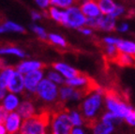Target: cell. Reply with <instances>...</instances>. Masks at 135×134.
Here are the masks:
<instances>
[{"mask_svg": "<svg viewBox=\"0 0 135 134\" xmlns=\"http://www.w3.org/2000/svg\"><path fill=\"white\" fill-rule=\"evenodd\" d=\"M7 93H8V90H7V88L4 87V86H1V85H0V101H1L3 99H4V97L6 96Z\"/></svg>", "mask_w": 135, "mask_h": 134, "instance_id": "obj_43", "label": "cell"}, {"mask_svg": "<svg viewBox=\"0 0 135 134\" xmlns=\"http://www.w3.org/2000/svg\"><path fill=\"white\" fill-rule=\"evenodd\" d=\"M23 118L17 112H11L8 113L6 120L4 121V126L6 128L8 134H19L21 130Z\"/></svg>", "mask_w": 135, "mask_h": 134, "instance_id": "obj_10", "label": "cell"}, {"mask_svg": "<svg viewBox=\"0 0 135 134\" xmlns=\"http://www.w3.org/2000/svg\"><path fill=\"white\" fill-rule=\"evenodd\" d=\"M58 92L59 86L44 77L37 86L35 95L42 102L53 104L58 100Z\"/></svg>", "mask_w": 135, "mask_h": 134, "instance_id": "obj_5", "label": "cell"}, {"mask_svg": "<svg viewBox=\"0 0 135 134\" xmlns=\"http://www.w3.org/2000/svg\"><path fill=\"white\" fill-rule=\"evenodd\" d=\"M16 112L25 120L29 117H32L33 115L36 114V107H35L34 103L29 99H25V100L23 101L21 100Z\"/></svg>", "mask_w": 135, "mask_h": 134, "instance_id": "obj_17", "label": "cell"}, {"mask_svg": "<svg viewBox=\"0 0 135 134\" xmlns=\"http://www.w3.org/2000/svg\"><path fill=\"white\" fill-rule=\"evenodd\" d=\"M118 40H119V38L114 37V36H106L102 39L104 45H116Z\"/></svg>", "mask_w": 135, "mask_h": 134, "instance_id": "obj_37", "label": "cell"}, {"mask_svg": "<svg viewBox=\"0 0 135 134\" xmlns=\"http://www.w3.org/2000/svg\"><path fill=\"white\" fill-rule=\"evenodd\" d=\"M114 62L123 67H131L135 65V57L132 55H127V54L119 52L116 58L114 59Z\"/></svg>", "mask_w": 135, "mask_h": 134, "instance_id": "obj_26", "label": "cell"}, {"mask_svg": "<svg viewBox=\"0 0 135 134\" xmlns=\"http://www.w3.org/2000/svg\"><path fill=\"white\" fill-rule=\"evenodd\" d=\"M74 1H75V3H77V4H78V3H80L81 1H83V0H74Z\"/></svg>", "mask_w": 135, "mask_h": 134, "instance_id": "obj_45", "label": "cell"}, {"mask_svg": "<svg viewBox=\"0 0 135 134\" xmlns=\"http://www.w3.org/2000/svg\"><path fill=\"white\" fill-rule=\"evenodd\" d=\"M72 128L68 111L59 110L50 114L49 134H70Z\"/></svg>", "mask_w": 135, "mask_h": 134, "instance_id": "obj_4", "label": "cell"}, {"mask_svg": "<svg viewBox=\"0 0 135 134\" xmlns=\"http://www.w3.org/2000/svg\"><path fill=\"white\" fill-rule=\"evenodd\" d=\"M43 15H44V11H31L30 12V16H31V19L33 22H38L40 20H42L43 18Z\"/></svg>", "mask_w": 135, "mask_h": 134, "instance_id": "obj_38", "label": "cell"}, {"mask_svg": "<svg viewBox=\"0 0 135 134\" xmlns=\"http://www.w3.org/2000/svg\"><path fill=\"white\" fill-rule=\"evenodd\" d=\"M64 11H65V16H64V22L62 25L77 30L85 25L86 17L83 14L78 4L72 5L71 7L66 8Z\"/></svg>", "mask_w": 135, "mask_h": 134, "instance_id": "obj_6", "label": "cell"}, {"mask_svg": "<svg viewBox=\"0 0 135 134\" xmlns=\"http://www.w3.org/2000/svg\"><path fill=\"white\" fill-rule=\"evenodd\" d=\"M105 90L101 87H93L84 95L81 100L80 112L82 113L84 120L87 123L91 124L92 122L99 119L102 113L104 108V95Z\"/></svg>", "mask_w": 135, "mask_h": 134, "instance_id": "obj_1", "label": "cell"}, {"mask_svg": "<svg viewBox=\"0 0 135 134\" xmlns=\"http://www.w3.org/2000/svg\"><path fill=\"white\" fill-rule=\"evenodd\" d=\"M0 134H8L3 123H0Z\"/></svg>", "mask_w": 135, "mask_h": 134, "instance_id": "obj_44", "label": "cell"}, {"mask_svg": "<svg viewBox=\"0 0 135 134\" xmlns=\"http://www.w3.org/2000/svg\"><path fill=\"white\" fill-rule=\"evenodd\" d=\"M8 92L14 93V94H22L25 91V84H23V75L15 69L12 77L11 78L8 85H7Z\"/></svg>", "mask_w": 135, "mask_h": 134, "instance_id": "obj_12", "label": "cell"}, {"mask_svg": "<svg viewBox=\"0 0 135 134\" xmlns=\"http://www.w3.org/2000/svg\"><path fill=\"white\" fill-rule=\"evenodd\" d=\"M86 93L83 90H79L71 86L64 84L59 86L58 100L64 103H77L80 102Z\"/></svg>", "mask_w": 135, "mask_h": 134, "instance_id": "obj_7", "label": "cell"}, {"mask_svg": "<svg viewBox=\"0 0 135 134\" xmlns=\"http://www.w3.org/2000/svg\"><path fill=\"white\" fill-rule=\"evenodd\" d=\"M78 5L83 14L86 18L99 17L102 15L98 4V0H83L78 3Z\"/></svg>", "mask_w": 135, "mask_h": 134, "instance_id": "obj_11", "label": "cell"}, {"mask_svg": "<svg viewBox=\"0 0 135 134\" xmlns=\"http://www.w3.org/2000/svg\"><path fill=\"white\" fill-rule=\"evenodd\" d=\"M8 114V112L5 109L2 105H0V123H4Z\"/></svg>", "mask_w": 135, "mask_h": 134, "instance_id": "obj_41", "label": "cell"}, {"mask_svg": "<svg viewBox=\"0 0 135 134\" xmlns=\"http://www.w3.org/2000/svg\"><path fill=\"white\" fill-rule=\"evenodd\" d=\"M49 113H36L23 120L19 134H49Z\"/></svg>", "mask_w": 135, "mask_h": 134, "instance_id": "obj_2", "label": "cell"}, {"mask_svg": "<svg viewBox=\"0 0 135 134\" xmlns=\"http://www.w3.org/2000/svg\"><path fill=\"white\" fill-rule=\"evenodd\" d=\"M34 3L41 11H46L51 7V0H34Z\"/></svg>", "mask_w": 135, "mask_h": 134, "instance_id": "obj_36", "label": "cell"}, {"mask_svg": "<svg viewBox=\"0 0 135 134\" xmlns=\"http://www.w3.org/2000/svg\"><path fill=\"white\" fill-rule=\"evenodd\" d=\"M15 72V69L12 67H4L0 70V85L7 87L11 78Z\"/></svg>", "mask_w": 135, "mask_h": 134, "instance_id": "obj_25", "label": "cell"}, {"mask_svg": "<svg viewBox=\"0 0 135 134\" xmlns=\"http://www.w3.org/2000/svg\"><path fill=\"white\" fill-rule=\"evenodd\" d=\"M116 25H117V19L111 15H101L98 29L103 32H113L115 30Z\"/></svg>", "mask_w": 135, "mask_h": 134, "instance_id": "obj_18", "label": "cell"}, {"mask_svg": "<svg viewBox=\"0 0 135 134\" xmlns=\"http://www.w3.org/2000/svg\"><path fill=\"white\" fill-rule=\"evenodd\" d=\"M68 115H69V119H70L72 127H83L85 123V120H84L82 113L78 109L69 110Z\"/></svg>", "mask_w": 135, "mask_h": 134, "instance_id": "obj_22", "label": "cell"}, {"mask_svg": "<svg viewBox=\"0 0 135 134\" xmlns=\"http://www.w3.org/2000/svg\"><path fill=\"white\" fill-rule=\"evenodd\" d=\"M45 78H47L48 80H50L51 82L54 84H57L58 86H61L65 84V79L62 77V75L59 72H57L55 69H49L45 74Z\"/></svg>", "mask_w": 135, "mask_h": 134, "instance_id": "obj_28", "label": "cell"}, {"mask_svg": "<svg viewBox=\"0 0 135 134\" xmlns=\"http://www.w3.org/2000/svg\"><path fill=\"white\" fill-rule=\"evenodd\" d=\"M115 46L118 52L121 54H127L135 57V41L133 40L119 39Z\"/></svg>", "mask_w": 135, "mask_h": 134, "instance_id": "obj_20", "label": "cell"}, {"mask_svg": "<svg viewBox=\"0 0 135 134\" xmlns=\"http://www.w3.org/2000/svg\"><path fill=\"white\" fill-rule=\"evenodd\" d=\"M0 55H12V56L25 58L26 56L25 52L22 49L15 46H6L0 48Z\"/></svg>", "mask_w": 135, "mask_h": 134, "instance_id": "obj_23", "label": "cell"}, {"mask_svg": "<svg viewBox=\"0 0 135 134\" xmlns=\"http://www.w3.org/2000/svg\"><path fill=\"white\" fill-rule=\"evenodd\" d=\"M6 33H25V27L16 22L8 20L0 25V35Z\"/></svg>", "mask_w": 135, "mask_h": 134, "instance_id": "obj_19", "label": "cell"}, {"mask_svg": "<svg viewBox=\"0 0 135 134\" xmlns=\"http://www.w3.org/2000/svg\"><path fill=\"white\" fill-rule=\"evenodd\" d=\"M99 119H100L101 121L106 122V123H109V124H112L114 126H117L121 122L123 121L121 118H119L117 115H115L114 113H111V112H108L105 111L103 113H101L100 116L99 117Z\"/></svg>", "mask_w": 135, "mask_h": 134, "instance_id": "obj_27", "label": "cell"}, {"mask_svg": "<svg viewBox=\"0 0 135 134\" xmlns=\"http://www.w3.org/2000/svg\"><path fill=\"white\" fill-rule=\"evenodd\" d=\"M115 30L119 33H127L129 30V25L127 22H120L116 25Z\"/></svg>", "mask_w": 135, "mask_h": 134, "instance_id": "obj_39", "label": "cell"}, {"mask_svg": "<svg viewBox=\"0 0 135 134\" xmlns=\"http://www.w3.org/2000/svg\"><path fill=\"white\" fill-rule=\"evenodd\" d=\"M99 9L102 15H110L115 8L117 3L114 0H98Z\"/></svg>", "mask_w": 135, "mask_h": 134, "instance_id": "obj_24", "label": "cell"}, {"mask_svg": "<svg viewBox=\"0 0 135 134\" xmlns=\"http://www.w3.org/2000/svg\"><path fill=\"white\" fill-rule=\"evenodd\" d=\"M20 102H21V99L19 95L8 92L4 97V99L1 100V105L8 113H11V112H16Z\"/></svg>", "mask_w": 135, "mask_h": 134, "instance_id": "obj_15", "label": "cell"}, {"mask_svg": "<svg viewBox=\"0 0 135 134\" xmlns=\"http://www.w3.org/2000/svg\"><path fill=\"white\" fill-rule=\"evenodd\" d=\"M30 29H31V31L33 32L40 40H47L48 33H47L46 29H45L43 26L38 25V23H33V25H31V26H30Z\"/></svg>", "mask_w": 135, "mask_h": 134, "instance_id": "obj_30", "label": "cell"}, {"mask_svg": "<svg viewBox=\"0 0 135 134\" xmlns=\"http://www.w3.org/2000/svg\"><path fill=\"white\" fill-rule=\"evenodd\" d=\"M65 84L69 86H71L79 90H83L87 93L89 90L93 88L92 81L89 77L82 73H79L77 75L73 76L72 78L65 80Z\"/></svg>", "mask_w": 135, "mask_h": 134, "instance_id": "obj_9", "label": "cell"}, {"mask_svg": "<svg viewBox=\"0 0 135 134\" xmlns=\"http://www.w3.org/2000/svg\"><path fill=\"white\" fill-rule=\"evenodd\" d=\"M125 13H126V8H125V7L120 4H117L115 8L114 9V11L110 15L113 16L114 18H115V19H118V18H120L121 16H123Z\"/></svg>", "mask_w": 135, "mask_h": 134, "instance_id": "obj_34", "label": "cell"}, {"mask_svg": "<svg viewBox=\"0 0 135 134\" xmlns=\"http://www.w3.org/2000/svg\"><path fill=\"white\" fill-rule=\"evenodd\" d=\"M46 13V15L53 20V21L56 22L57 23L63 25L64 22V16H65V11L61 9V8H56V7L51 6L50 8L47 9L46 11H44Z\"/></svg>", "mask_w": 135, "mask_h": 134, "instance_id": "obj_21", "label": "cell"}, {"mask_svg": "<svg viewBox=\"0 0 135 134\" xmlns=\"http://www.w3.org/2000/svg\"><path fill=\"white\" fill-rule=\"evenodd\" d=\"M47 40L51 42V43L55 45V46L60 47V48H66L67 47V40L64 38L63 36L59 35L57 33H50L48 34V38Z\"/></svg>", "mask_w": 135, "mask_h": 134, "instance_id": "obj_29", "label": "cell"}, {"mask_svg": "<svg viewBox=\"0 0 135 134\" xmlns=\"http://www.w3.org/2000/svg\"><path fill=\"white\" fill-rule=\"evenodd\" d=\"M78 31L80 32L82 35L85 36V37H90V36L93 35V31H94V30L89 27V26H87V25H84V26L81 27L80 29H78Z\"/></svg>", "mask_w": 135, "mask_h": 134, "instance_id": "obj_40", "label": "cell"}, {"mask_svg": "<svg viewBox=\"0 0 135 134\" xmlns=\"http://www.w3.org/2000/svg\"><path fill=\"white\" fill-rule=\"evenodd\" d=\"M118 54H119V52H118L115 45H105V47H104V55L110 60L114 61Z\"/></svg>", "mask_w": 135, "mask_h": 134, "instance_id": "obj_31", "label": "cell"}, {"mask_svg": "<svg viewBox=\"0 0 135 134\" xmlns=\"http://www.w3.org/2000/svg\"><path fill=\"white\" fill-rule=\"evenodd\" d=\"M45 77V73L42 69L31 71L23 75V84H25V91L29 94H35L37 86L40 82Z\"/></svg>", "mask_w": 135, "mask_h": 134, "instance_id": "obj_8", "label": "cell"}, {"mask_svg": "<svg viewBox=\"0 0 135 134\" xmlns=\"http://www.w3.org/2000/svg\"><path fill=\"white\" fill-rule=\"evenodd\" d=\"M92 134H113L115 130V126L97 119L90 124Z\"/></svg>", "mask_w": 135, "mask_h": 134, "instance_id": "obj_16", "label": "cell"}, {"mask_svg": "<svg viewBox=\"0 0 135 134\" xmlns=\"http://www.w3.org/2000/svg\"><path fill=\"white\" fill-rule=\"evenodd\" d=\"M134 134H135V131H134Z\"/></svg>", "mask_w": 135, "mask_h": 134, "instance_id": "obj_46", "label": "cell"}, {"mask_svg": "<svg viewBox=\"0 0 135 134\" xmlns=\"http://www.w3.org/2000/svg\"><path fill=\"white\" fill-rule=\"evenodd\" d=\"M53 69H55L57 72L61 74L62 77L65 80L70 79V78H72L73 76L79 74V70L76 68L72 67L71 65L68 63H65V62H61V61H58V62H55L53 65Z\"/></svg>", "mask_w": 135, "mask_h": 134, "instance_id": "obj_13", "label": "cell"}, {"mask_svg": "<svg viewBox=\"0 0 135 134\" xmlns=\"http://www.w3.org/2000/svg\"><path fill=\"white\" fill-rule=\"evenodd\" d=\"M123 121L126 122L129 126L135 128V109L132 108L123 118Z\"/></svg>", "mask_w": 135, "mask_h": 134, "instance_id": "obj_33", "label": "cell"}, {"mask_svg": "<svg viewBox=\"0 0 135 134\" xmlns=\"http://www.w3.org/2000/svg\"><path fill=\"white\" fill-rule=\"evenodd\" d=\"M70 134H86V132L83 127H73Z\"/></svg>", "mask_w": 135, "mask_h": 134, "instance_id": "obj_42", "label": "cell"}, {"mask_svg": "<svg viewBox=\"0 0 135 134\" xmlns=\"http://www.w3.org/2000/svg\"><path fill=\"white\" fill-rule=\"evenodd\" d=\"M100 17H93V18H86V23L85 25L89 26L90 28L94 29H98L99 28V21H100Z\"/></svg>", "mask_w": 135, "mask_h": 134, "instance_id": "obj_35", "label": "cell"}, {"mask_svg": "<svg viewBox=\"0 0 135 134\" xmlns=\"http://www.w3.org/2000/svg\"><path fill=\"white\" fill-rule=\"evenodd\" d=\"M104 108L105 111L111 112L123 120L124 116L133 107L124 100L120 96L113 91L105 92L104 95Z\"/></svg>", "mask_w": 135, "mask_h": 134, "instance_id": "obj_3", "label": "cell"}, {"mask_svg": "<svg viewBox=\"0 0 135 134\" xmlns=\"http://www.w3.org/2000/svg\"><path fill=\"white\" fill-rule=\"evenodd\" d=\"M74 4H76L74 0H51V6L56 7L61 9H66Z\"/></svg>", "mask_w": 135, "mask_h": 134, "instance_id": "obj_32", "label": "cell"}, {"mask_svg": "<svg viewBox=\"0 0 135 134\" xmlns=\"http://www.w3.org/2000/svg\"><path fill=\"white\" fill-rule=\"evenodd\" d=\"M43 69V64L38 60H23L21 61L18 65L16 66L15 69L21 74H25L31 72V71L37 70V69Z\"/></svg>", "mask_w": 135, "mask_h": 134, "instance_id": "obj_14", "label": "cell"}]
</instances>
